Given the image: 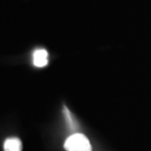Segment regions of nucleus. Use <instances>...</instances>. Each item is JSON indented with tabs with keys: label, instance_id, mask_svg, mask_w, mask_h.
<instances>
[{
	"label": "nucleus",
	"instance_id": "obj_3",
	"mask_svg": "<svg viewBox=\"0 0 151 151\" xmlns=\"http://www.w3.org/2000/svg\"><path fill=\"white\" fill-rule=\"evenodd\" d=\"M22 144L20 139L12 137L7 139L4 142V151H22Z\"/></svg>",
	"mask_w": 151,
	"mask_h": 151
},
{
	"label": "nucleus",
	"instance_id": "obj_1",
	"mask_svg": "<svg viewBox=\"0 0 151 151\" xmlns=\"http://www.w3.org/2000/svg\"><path fill=\"white\" fill-rule=\"evenodd\" d=\"M66 151H92V145L88 137L83 133H74L65 141Z\"/></svg>",
	"mask_w": 151,
	"mask_h": 151
},
{
	"label": "nucleus",
	"instance_id": "obj_2",
	"mask_svg": "<svg viewBox=\"0 0 151 151\" xmlns=\"http://www.w3.org/2000/svg\"><path fill=\"white\" fill-rule=\"evenodd\" d=\"M33 65L37 68H43V67H46L48 65V62H49V54H48V51L46 49H43V48H39V49H36L33 52Z\"/></svg>",
	"mask_w": 151,
	"mask_h": 151
}]
</instances>
